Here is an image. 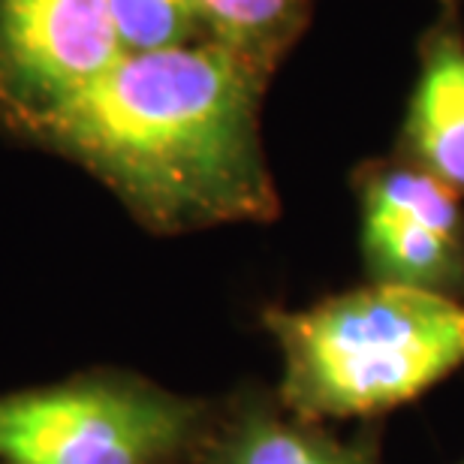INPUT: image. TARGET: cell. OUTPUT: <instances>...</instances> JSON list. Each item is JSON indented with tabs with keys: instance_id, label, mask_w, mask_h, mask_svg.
<instances>
[{
	"instance_id": "cell-1",
	"label": "cell",
	"mask_w": 464,
	"mask_h": 464,
	"mask_svg": "<svg viewBox=\"0 0 464 464\" xmlns=\"http://www.w3.org/2000/svg\"><path fill=\"white\" fill-rule=\"evenodd\" d=\"M272 76L215 40L124 54L22 133L106 184L139 224H268L281 199L259 136Z\"/></svg>"
},
{
	"instance_id": "cell-2",
	"label": "cell",
	"mask_w": 464,
	"mask_h": 464,
	"mask_svg": "<svg viewBox=\"0 0 464 464\" xmlns=\"http://www.w3.org/2000/svg\"><path fill=\"white\" fill-rule=\"evenodd\" d=\"M277 398L314 422L377 420L464 368V299L365 281L308 308L263 311Z\"/></svg>"
},
{
	"instance_id": "cell-3",
	"label": "cell",
	"mask_w": 464,
	"mask_h": 464,
	"mask_svg": "<svg viewBox=\"0 0 464 464\" xmlns=\"http://www.w3.org/2000/svg\"><path fill=\"white\" fill-rule=\"evenodd\" d=\"M206 431L199 404L130 380L0 398V461L172 464Z\"/></svg>"
},
{
	"instance_id": "cell-4",
	"label": "cell",
	"mask_w": 464,
	"mask_h": 464,
	"mask_svg": "<svg viewBox=\"0 0 464 464\" xmlns=\"http://www.w3.org/2000/svg\"><path fill=\"white\" fill-rule=\"evenodd\" d=\"M365 277L464 299V199L389 151L353 169Z\"/></svg>"
},
{
	"instance_id": "cell-5",
	"label": "cell",
	"mask_w": 464,
	"mask_h": 464,
	"mask_svg": "<svg viewBox=\"0 0 464 464\" xmlns=\"http://www.w3.org/2000/svg\"><path fill=\"white\" fill-rule=\"evenodd\" d=\"M121 58L109 0H0V118L24 130Z\"/></svg>"
},
{
	"instance_id": "cell-6",
	"label": "cell",
	"mask_w": 464,
	"mask_h": 464,
	"mask_svg": "<svg viewBox=\"0 0 464 464\" xmlns=\"http://www.w3.org/2000/svg\"><path fill=\"white\" fill-rule=\"evenodd\" d=\"M416 63L392 154L422 166L464 199V0H438Z\"/></svg>"
},
{
	"instance_id": "cell-7",
	"label": "cell",
	"mask_w": 464,
	"mask_h": 464,
	"mask_svg": "<svg viewBox=\"0 0 464 464\" xmlns=\"http://www.w3.org/2000/svg\"><path fill=\"white\" fill-rule=\"evenodd\" d=\"M211 464H383L380 429L365 425L356 438H338L323 422L286 411L281 398H250L232 411L211 440Z\"/></svg>"
},
{
	"instance_id": "cell-8",
	"label": "cell",
	"mask_w": 464,
	"mask_h": 464,
	"mask_svg": "<svg viewBox=\"0 0 464 464\" xmlns=\"http://www.w3.org/2000/svg\"><path fill=\"white\" fill-rule=\"evenodd\" d=\"M311 6L314 0H197L208 40L256 63L268 76H275L302 40Z\"/></svg>"
},
{
	"instance_id": "cell-9",
	"label": "cell",
	"mask_w": 464,
	"mask_h": 464,
	"mask_svg": "<svg viewBox=\"0 0 464 464\" xmlns=\"http://www.w3.org/2000/svg\"><path fill=\"white\" fill-rule=\"evenodd\" d=\"M124 54H148L208 40L197 0H109Z\"/></svg>"
},
{
	"instance_id": "cell-10",
	"label": "cell",
	"mask_w": 464,
	"mask_h": 464,
	"mask_svg": "<svg viewBox=\"0 0 464 464\" xmlns=\"http://www.w3.org/2000/svg\"><path fill=\"white\" fill-rule=\"evenodd\" d=\"M0 464H9V461H0Z\"/></svg>"
},
{
	"instance_id": "cell-11",
	"label": "cell",
	"mask_w": 464,
	"mask_h": 464,
	"mask_svg": "<svg viewBox=\"0 0 464 464\" xmlns=\"http://www.w3.org/2000/svg\"><path fill=\"white\" fill-rule=\"evenodd\" d=\"M461 464H464V461H461Z\"/></svg>"
}]
</instances>
